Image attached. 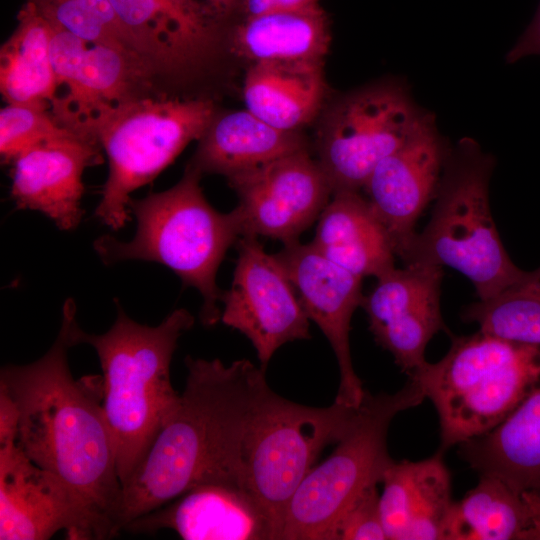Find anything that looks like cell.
<instances>
[{
    "mask_svg": "<svg viewBox=\"0 0 540 540\" xmlns=\"http://www.w3.org/2000/svg\"><path fill=\"white\" fill-rule=\"evenodd\" d=\"M186 385L177 407L122 486L119 533L200 485L242 488V450L250 424L272 391L265 369L247 359L230 365L187 356ZM244 490V489H243Z\"/></svg>",
    "mask_w": 540,
    "mask_h": 540,
    "instance_id": "1",
    "label": "cell"
},
{
    "mask_svg": "<svg viewBox=\"0 0 540 540\" xmlns=\"http://www.w3.org/2000/svg\"><path fill=\"white\" fill-rule=\"evenodd\" d=\"M73 344L61 326L40 359L1 369L0 391L18 411L17 444L42 469L68 484L116 536L122 485L103 409V378L75 380L68 364Z\"/></svg>",
    "mask_w": 540,
    "mask_h": 540,
    "instance_id": "2",
    "label": "cell"
},
{
    "mask_svg": "<svg viewBox=\"0 0 540 540\" xmlns=\"http://www.w3.org/2000/svg\"><path fill=\"white\" fill-rule=\"evenodd\" d=\"M111 328L100 335L83 331L76 306H63L61 326L73 346H92L103 371V409L123 486L171 416L180 394L170 381V363L180 336L194 324L186 309L170 313L158 326L142 325L117 304Z\"/></svg>",
    "mask_w": 540,
    "mask_h": 540,
    "instance_id": "3",
    "label": "cell"
},
{
    "mask_svg": "<svg viewBox=\"0 0 540 540\" xmlns=\"http://www.w3.org/2000/svg\"><path fill=\"white\" fill-rule=\"evenodd\" d=\"M201 174L187 165L180 181L168 190L131 199L129 211L137 219L131 241L111 235L95 240L101 260L112 264L126 260L161 263L174 271L186 286L203 297L200 318L205 326L220 321L217 302L222 292L216 274L227 250L242 236L239 216L216 211L200 186Z\"/></svg>",
    "mask_w": 540,
    "mask_h": 540,
    "instance_id": "4",
    "label": "cell"
},
{
    "mask_svg": "<svg viewBox=\"0 0 540 540\" xmlns=\"http://www.w3.org/2000/svg\"><path fill=\"white\" fill-rule=\"evenodd\" d=\"M495 159L471 138L449 147L431 218L400 254L404 265L448 266L467 277L479 300L498 294L523 272L501 242L489 203Z\"/></svg>",
    "mask_w": 540,
    "mask_h": 540,
    "instance_id": "5",
    "label": "cell"
},
{
    "mask_svg": "<svg viewBox=\"0 0 540 540\" xmlns=\"http://www.w3.org/2000/svg\"><path fill=\"white\" fill-rule=\"evenodd\" d=\"M409 378L437 411L444 452L495 428L540 386V346L478 330Z\"/></svg>",
    "mask_w": 540,
    "mask_h": 540,
    "instance_id": "6",
    "label": "cell"
},
{
    "mask_svg": "<svg viewBox=\"0 0 540 540\" xmlns=\"http://www.w3.org/2000/svg\"><path fill=\"white\" fill-rule=\"evenodd\" d=\"M216 114L204 98L144 94L108 105L78 132L97 142L108 159V177L95 215L118 230L129 220L130 195L156 178Z\"/></svg>",
    "mask_w": 540,
    "mask_h": 540,
    "instance_id": "7",
    "label": "cell"
},
{
    "mask_svg": "<svg viewBox=\"0 0 540 540\" xmlns=\"http://www.w3.org/2000/svg\"><path fill=\"white\" fill-rule=\"evenodd\" d=\"M424 399L410 378L392 394L366 391L334 451L309 471L293 495L280 539L325 540L342 511L366 488L381 483L394 461L387 448L392 420Z\"/></svg>",
    "mask_w": 540,
    "mask_h": 540,
    "instance_id": "8",
    "label": "cell"
},
{
    "mask_svg": "<svg viewBox=\"0 0 540 540\" xmlns=\"http://www.w3.org/2000/svg\"><path fill=\"white\" fill-rule=\"evenodd\" d=\"M357 407H328L267 396L253 418L242 450V488L270 520L280 539L289 503L329 444L337 443Z\"/></svg>",
    "mask_w": 540,
    "mask_h": 540,
    "instance_id": "9",
    "label": "cell"
},
{
    "mask_svg": "<svg viewBox=\"0 0 540 540\" xmlns=\"http://www.w3.org/2000/svg\"><path fill=\"white\" fill-rule=\"evenodd\" d=\"M425 112L396 80L361 87L334 102L316 140L317 161L333 193L363 188L377 164L404 143Z\"/></svg>",
    "mask_w": 540,
    "mask_h": 540,
    "instance_id": "10",
    "label": "cell"
},
{
    "mask_svg": "<svg viewBox=\"0 0 540 540\" xmlns=\"http://www.w3.org/2000/svg\"><path fill=\"white\" fill-rule=\"evenodd\" d=\"M231 288L222 292L220 321L245 335L263 369L284 344L310 338L308 318L297 292L275 254L257 237L237 241Z\"/></svg>",
    "mask_w": 540,
    "mask_h": 540,
    "instance_id": "11",
    "label": "cell"
},
{
    "mask_svg": "<svg viewBox=\"0 0 540 540\" xmlns=\"http://www.w3.org/2000/svg\"><path fill=\"white\" fill-rule=\"evenodd\" d=\"M109 539L82 498L55 474L32 462L17 439L0 441V539Z\"/></svg>",
    "mask_w": 540,
    "mask_h": 540,
    "instance_id": "12",
    "label": "cell"
},
{
    "mask_svg": "<svg viewBox=\"0 0 540 540\" xmlns=\"http://www.w3.org/2000/svg\"><path fill=\"white\" fill-rule=\"evenodd\" d=\"M227 181L239 198L234 209L242 236H264L283 244L298 240L319 218L333 194L327 176L309 149L231 176Z\"/></svg>",
    "mask_w": 540,
    "mask_h": 540,
    "instance_id": "13",
    "label": "cell"
},
{
    "mask_svg": "<svg viewBox=\"0 0 540 540\" xmlns=\"http://www.w3.org/2000/svg\"><path fill=\"white\" fill-rule=\"evenodd\" d=\"M310 320L317 324L336 356L340 383L335 401L358 407L365 395L354 371L350 330L353 313L362 306V277L323 255L312 243H285L275 254Z\"/></svg>",
    "mask_w": 540,
    "mask_h": 540,
    "instance_id": "14",
    "label": "cell"
},
{
    "mask_svg": "<svg viewBox=\"0 0 540 540\" xmlns=\"http://www.w3.org/2000/svg\"><path fill=\"white\" fill-rule=\"evenodd\" d=\"M443 267L409 264L377 278L364 296V308L376 343L391 353L398 367L412 377L427 362L429 341L445 329L440 289Z\"/></svg>",
    "mask_w": 540,
    "mask_h": 540,
    "instance_id": "15",
    "label": "cell"
},
{
    "mask_svg": "<svg viewBox=\"0 0 540 540\" xmlns=\"http://www.w3.org/2000/svg\"><path fill=\"white\" fill-rule=\"evenodd\" d=\"M448 150L434 115L425 112L404 143L377 164L363 187L397 256L409 244L418 218L435 198Z\"/></svg>",
    "mask_w": 540,
    "mask_h": 540,
    "instance_id": "16",
    "label": "cell"
},
{
    "mask_svg": "<svg viewBox=\"0 0 540 540\" xmlns=\"http://www.w3.org/2000/svg\"><path fill=\"white\" fill-rule=\"evenodd\" d=\"M110 1L155 78L181 76L198 68L220 41L221 20L206 3Z\"/></svg>",
    "mask_w": 540,
    "mask_h": 540,
    "instance_id": "17",
    "label": "cell"
},
{
    "mask_svg": "<svg viewBox=\"0 0 540 540\" xmlns=\"http://www.w3.org/2000/svg\"><path fill=\"white\" fill-rule=\"evenodd\" d=\"M100 150L78 132L24 150L11 162L16 206L45 214L61 230L76 228L82 216V176L87 167L102 162Z\"/></svg>",
    "mask_w": 540,
    "mask_h": 540,
    "instance_id": "18",
    "label": "cell"
},
{
    "mask_svg": "<svg viewBox=\"0 0 540 540\" xmlns=\"http://www.w3.org/2000/svg\"><path fill=\"white\" fill-rule=\"evenodd\" d=\"M175 531L186 540H276L275 530L245 490L200 485L129 522L131 533Z\"/></svg>",
    "mask_w": 540,
    "mask_h": 540,
    "instance_id": "19",
    "label": "cell"
},
{
    "mask_svg": "<svg viewBox=\"0 0 540 540\" xmlns=\"http://www.w3.org/2000/svg\"><path fill=\"white\" fill-rule=\"evenodd\" d=\"M381 483L379 504L387 539L443 540L454 501L442 451L419 461H393Z\"/></svg>",
    "mask_w": 540,
    "mask_h": 540,
    "instance_id": "20",
    "label": "cell"
},
{
    "mask_svg": "<svg viewBox=\"0 0 540 540\" xmlns=\"http://www.w3.org/2000/svg\"><path fill=\"white\" fill-rule=\"evenodd\" d=\"M318 219L311 243L328 259L362 278L395 267L391 238L359 191L334 192Z\"/></svg>",
    "mask_w": 540,
    "mask_h": 540,
    "instance_id": "21",
    "label": "cell"
},
{
    "mask_svg": "<svg viewBox=\"0 0 540 540\" xmlns=\"http://www.w3.org/2000/svg\"><path fill=\"white\" fill-rule=\"evenodd\" d=\"M189 166L227 178L309 149L300 132L275 128L247 109L215 114Z\"/></svg>",
    "mask_w": 540,
    "mask_h": 540,
    "instance_id": "22",
    "label": "cell"
},
{
    "mask_svg": "<svg viewBox=\"0 0 540 540\" xmlns=\"http://www.w3.org/2000/svg\"><path fill=\"white\" fill-rule=\"evenodd\" d=\"M323 60L250 64L242 96L245 109L269 125L300 132L319 113L325 96Z\"/></svg>",
    "mask_w": 540,
    "mask_h": 540,
    "instance_id": "23",
    "label": "cell"
},
{
    "mask_svg": "<svg viewBox=\"0 0 540 540\" xmlns=\"http://www.w3.org/2000/svg\"><path fill=\"white\" fill-rule=\"evenodd\" d=\"M459 446L479 476H493L515 490L540 492V386L499 425Z\"/></svg>",
    "mask_w": 540,
    "mask_h": 540,
    "instance_id": "24",
    "label": "cell"
},
{
    "mask_svg": "<svg viewBox=\"0 0 540 540\" xmlns=\"http://www.w3.org/2000/svg\"><path fill=\"white\" fill-rule=\"evenodd\" d=\"M154 76L140 61L105 45H90L74 81L51 106L55 117L77 131L101 108L149 94Z\"/></svg>",
    "mask_w": 540,
    "mask_h": 540,
    "instance_id": "25",
    "label": "cell"
},
{
    "mask_svg": "<svg viewBox=\"0 0 540 540\" xmlns=\"http://www.w3.org/2000/svg\"><path fill=\"white\" fill-rule=\"evenodd\" d=\"M52 25L28 0L0 50V92L6 103L50 107L60 87L53 69Z\"/></svg>",
    "mask_w": 540,
    "mask_h": 540,
    "instance_id": "26",
    "label": "cell"
},
{
    "mask_svg": "<svg viewBox=\"0 0 540 540\" xmlns=\"http://www.w3.org/2000/svg\"><path fill=\"white\" fill-rule=\"evenodd\" d=\"M325 11L269 13L245 17L231 32L232 50L250 64L268 61L323 60L330 45Z\"/></svg>",
    "mask_w": 540,
    "mask_h": 540,
    "instance_id": "27",
    "label": "cell"
},
{
    "mask_svg": "<svg viewBox=\"0 0 540 540\" xmlns=\"http://www.w3.org/2000/svg\"><path fill=\"white\" fill-rule=\"evenodd\" d=\"M532 525L523 493L497 477L480 475L477 485L453 502L443 540L527 539Z\"/></svg>",
    "mask_w": 540,
    "mask_h": 540,
    "instance_id": "28",
    "label": "cell"
},
{
    "mask_svg": "<svg viewBox=\"0 0 540 540\" xmlns=\"http://www.w3.org/2000/svg\"><path fill=\"white\" fill-rule=\"evenodd\" d=\"M462 318L483 332L540 346V267L523 270L495 296L469 305Z\"/></svg>",
    "mask_w": 540,
    "mask_h": 540,
    "instance_id": "29",
    "label": "cell"
},
{
    "mask_svg": "<svg viewBox=\"0 0 540 540\" xmlns=\"http://www.w3.org/2000/svg\"><path fill=\"white\" fill-rule=\"evenodd\" d=\"M76 132L62 124L51 108L24 103H6L0 110V154L11 163L24 150L47 140Z\"/></svg>",
    "mask_w": 540,
    "mask_h": 540,
    "instance_id": "30",
    "label": "cell"
},
{
    "mask_svg": "<svg viewBox=\"0 0 540 540\" xmlns=\"http://www.w3.org/2000/svg\"><path fill=\"white\" fill-rule=\"evenodd\" d=\"M377 485L361 492L338 516L325 540H386Z\"/></svg>",
    "mask_w": 540,
    "mask_h": 540,
    "instance_id": "31",
    "label": "cell"
},
{
    "mask_svg": "<svg viewBox=\"0 0 540 540\" xmlns=\"http://www.w3.org/2000/svg\"><path fill=\"white\" fill-rule=\"evenodd\" d=\"M30 1L51 23L75 34L91 45L110 46L134 57L78 0Z\"/></svg>",
    "mask_w": 540,
    "mask_h": 540,
    "instance_id": "32",
    "label": "cell"
},
{
    "mask_svg": "<svg viewBox=\"0 0 540 540\" xmlns=\"http://www.w3.org/2000/svg\"><path fill=\"white\" fill-rule=\"evenodd\" d=\"M51 25V61L59 85L66 88L76 78L91 44L53 23Z\"/></svg>",
    "mask_w": 540,
    "mask_h": 540,
    "instance_id": "33",
    "label": "cell"
},
{
    "mask_svg": "<svg viewBox=\"0 0 540 540\" xmlns=\"http://www.w3.org/2000/svg\"><path fill=\"white\" fill-rule=\"evenodd\" d=\"M78 1L121 43L127 52L140 60L149 69L110 0Z\"/></svg>",
    "mask_w": 540,
    "mask_h": 540,
    "instance_id": "34",
    "label": "cell"
},
{
    "mask_svg": "<svg viewBox=\"0 0 540 540\" xmlns=\"http://www.w3.org/2000/svg\"><path fill=\"white\" fill-rule=\"evenodd\" d=\"M320 0H240L242 18L269 13L302 11L319 8Z\"/></svg>",
    "mask_w": 540,
    "mask_h": 540,
    "instance_id": "35",
    "label": "cell"
},
{
    "mask_svg": "<svg viewBox=\"0 0 540 540\" xmlns=\"http://www.w3.org/2000/svg\"><path fill=\"white\" fill-rule=\"evenodd\" d=\"M532 55H540V4L533 20L508 51L505 60L513 64Z\"/></svg>",
    "mask_w": 540,
    "mask_h": 540,
    "instance_id": "36",
    "label": "cell"
},
{
    "mask_svg": "<svg viewBox=\"0 0 540 540\" xmlns=\"http://www.w3.org/2000/svg\"><path fill=\"white\" fill-rule=\"evenodd\" d=\"M531 514H532V520H533V526L528 534L527 539H540V492H524L523 493Z\"/></svg>",
    "mask_w": 540,
    "mask_h": 540,
    "instance_id": "37",
    "label": "cell"
},
{
    "mask_svg": "<svg viewBox=\"0 0 540 540\" xmlns=\"http://www.w3.org/2000/svg\"><path fill=\"white\" fill-rule=\"evenodd\" d=\"M212 12L223 20L238 11L240 0H205Z\"/></svg>",
    "mask_w": 540,
    "mask_h": 540,
    "instance_id": "38",
    "label": "cell"
},
{
    "mask_svg": "<svg viewBox=\"0 0 540 540\" xmlns=\"http://www.w3.org/2000/svg\"><path fill=\"white\" fill-rule=\"evenodd\" d=\"M174 1L187 4V5H200V4L206 3L205 1H201V0H174Z\"/></svg>",
    "mask_w": 540,
    "mask_h": 540,
    "instance_id": "39",
    "label": "cell"
}]
</instances>
